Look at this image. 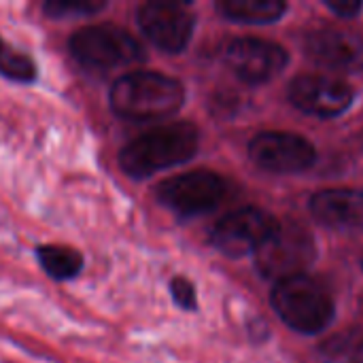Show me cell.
I'll use <instances>...</instances> for the list:
<instances>
[{
	"label": "cell",
	"mask_w": 363,
	"mask_h": 363,
	"mask_svg": "<svg viewBox=\"0 0 363 363\" xmlns=\"http://www.w3.org/2000/svg\"><path fill=\"white\" fill-rule=\"evenodd\" d=\"M200 147V132L189 121H174L153 128L119 151V166L132 179H149L194 160Z\"/></svg>",
	"instance_id": "cell-1"
},
{
	"label": "cell",
	"mask_w": 363,
	"mask_h": 363,
	"mask_svg": "<svg viewBox=\"0 0 363 363\" xmlns=\"http://www.w3.org/2000/svg\"><path fill=\"white\" fill-rule=\"evenodd\" d=\"M185 102V87L179 79L136 70L119 77L111 91V111L125 121H157L177 115Z\"/></svg>",
	"instance_id": "cell-2"
},
{
	"label": "cell",
	"mask_w": 363,
	"mask_h": 363,
	"mask_svg": "<svg viewBox=\"0 0 363 363\" xmlns=\"http://www.w3.org/2000/svg\"><path fill=\"white\" fill-rule=\"evenodd\" d=\"M270 302L274 313L291 330L308 336L323 332L336 315L330 291L308 274L277 283Z\"/></svg>",
	"instance_id": "cell-3"
},
{
	"label": "cell",
	"mask_w": 363,
	"mask_h": 363,
	"mask_svg": "<svg viewBox=\"0 0 363 363\" xmlns=\"http://www.w3.org/2000/svg\"><path fill=\"white\" fill-rule=\"evenodd\" d=\"M70 55L89 70H115L136 62H145L143 45L115 23H94L77 30L68 40Z\"/></svg>",
	"instance_id": "cell-4"
},
{
	"label": "cell",
	"mask_w": 363,
	"mask_h": 363,
	"mask_svg": "<svg viewBox=\"0 0 363 363\" xmlns=\"http://www.w3.org/2000/svg\"><path fill=\"white\" fill-rule=\"evenodd\" d=\"M253 257L255 268L264 279L281 283L306 274L317 257V245L304 225L294 221H279L277 230L262 242Z\"/></svg>",
	"instance_id": "cell-5"
},
{
	"label": "cell",
	"mask_w": 363,
	"mask_h": 363,
	"mask_svg": "<svg viewBox=\"0 0 363 363\" xmlns=\"http://www.w3.org/2000/svg\"><path fill=\"white\" fill-rule=\"evenodd\" d=\"M228 196V181L211 170L170 177L155 187V198L174 215L189 219L213 213Z\"/></svg>",
	"instance_id": "cell-6"
},
{
	"label": "cell",
	"mask_w": 363,
	"mask_h": 363,
	"mask_svg": "<svg viewBox=\"0 0 363 363\" xmlns=\"http://www.w3.org/2000/svg\"><path fill=\"white\" fill-rule=\"evenodd\" d=\"M279 221L264 208L247 206L225 215L211 232V245L225 257L238 259L253 255L277 230Z\"/></svg>",
	"instance_id": "cell-7"
},
{
	"label": "cell",
	"mask_w": 363,
	"mask_h": 363,
	"mask_svg": "<svg viewBox=\"0 0 363 363\" xmlns=\"http://www.w3.org/2000/svg\"><path fill=\"white\" fill-rule=\"evenodd\" d=\"M136 23L164 53H181L191 40L196 15L183 2L151 0L138 6Z\"/></svg>",
	"instance_id": "cell-8"
},
{
	"label": "cell",
	"mask_w": 363,
	"mask_h": 363,
	"mask_svg": "<svg viewBox=\"0 0 363 363\" xmlns=\"http://www.w3.org/2000/svg\"><path fill=\"white\" fill-rule=\"evenodd\" d=\"M249 157L268 172L296 174L315 164L317 151L300 134L262 132L249 143Z\"/></svg>",
	"instance_id": "cell-9"
},
{
	"label": "cell",
	"mask_w": 363,
	"mask_h": 363,
	"mask_svg": "<svg viewBox=\"0 0 363 363\" xmlns=\"http://www.w3.org/2000/svg\"><path fill=\"white\" fill-rule=\"evenodd\" d=\"M223 57L232 72L249 85H262L274 79L289 62L281 45L262 38H236L225 47Z\"/></svg>",
	"instance_id": "cell-10"
},
{
	"label": "cell",
	"mask_w": 363,
	"mask_h": 363,
	"mask_svg": "<svg viewBox=\"0 0 363 363\" xmlns=\"http://www.w3.org/2000/svg\"><path fill=\"white\" fill-rule=\"evenodd\" d=\"M287 94L298 111L323 119L342 115L355 100V91L349 83L321 74H302L294 79Z\"/></svg>",
	"instance_id": "cell-11"
},
{
	"label": "cell",
	"mask_w": 363,
	"mask_h": 363,
	"mask_svg": "<svg viewBox=\"0 0 363 363\" xmlns=\"http://www.w3.org/2000/svg\"><path fill=\"white\" fill-rule=\"evenodd\" d=\"M306 55L325 68L342 72H362L363 70V34L323 28L315 30L304 40Z\"/></svg>",
	"instance_id": "cell-12"
},
{
	"label": "cell",
	"mask_w": 363,
	"mask_h": 363,
	"mask_svg": "<svg viewBox=\"0 0 363 363\" xmlns=\"http://www.w3.org/2000/svg\"><path fill=\"white\" fill-rule=\"evenodd\" d=\"M313 217L340 232H363V191L323 189L311 198Z\"/></svg>",
	"instance_id": "cell-13"
},
{
	"label": "cell",
	"mask_w": 363,
	"mask_h": 363,
	"mask_svg": "<svg viewBox=\"0 0 363 363\" xmlns=\"http://www.w3.org/2000/svg\"><path fill=\"white\" fill-rule=\"evenodd\" d=\"M217 11L223 19L262 26L279 21L285 15L287 4L283 0H221L217 2Z\"/></svg>",
	"instance_id": "cell-14"
},
{
	"label": "cell",
	"mask_w": 363,
	"mask_h": 363,
	"mask_svg": "<svg viewBox=\"0 0 363 363\" xmlns=\"http://www.w3.org/2000/svg\"><path fill=\"white\" fill-rule=\"evenodd\" d=\"M36 259L53 281H70L79 277L85 266L83 255L64 245H40L36 249Z\"/></svg>",
	"instance_id": "cell-15"
},
{
	"label": "cell",
	"mask_w": 363,
	"mask_h": 363,
	"mask_svg": "<svg viewBox=\"0 0 363 363\" xmlns=\"http://www.w3.org/2000/svg\"><path fill=\"white\" fill-rule=\"evenodd\" d=\"M0 74L15 83H32L36 79V64L21 51H0Z\"/></svg>",
	"instance_id": "cell-16"
},
{
	"label": "cell",
	"mask_w": 363,
	"mask_h": 363,
	"mask_svg": "<svg viewBox=\"0 0 363 363\" xmlns=\"http://www.w3.org/2000/svg\"><path fill=\"white\" fill-rule=\"evenodd\" d=\"M106 9L104 0H47L43 4V11L51 19H64V17H85L94 15Z\"/></svg>",
	"instance_id": "cell-17"
},
{
	"label": "cell",
	"mask_w": 363,
	"mask_h": 363,
	"mask_svg": "<svg viewBox=\"0 0 363 363\" xmlns=\"http://www.w3.org/2000/svg\"><path fill=\"white\" fill-rule=\"evenodd\" d=\"M170 296L174 300L177 306H181L183 311H196L198 308V298H196V289L194 285L183 279V277H174L170 281Z\"/></svg>",
	"instance_id": "cell-18"
},
{
	"label": "cell",
	"mask_w": 363,
	"mask_h": 363,
	"mask_svg": "<svg viewBox=\"0 0 363 363\" xmlns=\"http://www.w3.org/2000/svg\"><path fill=\"white\" fill-rule=\"evenodd\" d=\"M325 6L334 13H338L340 17H355L363 9L362 2H325Z\"/></svg>",
	"instance_id": "cell-19"
},
{
	"label": "cell",
	"mask_w": 363,
	"mask_h": 363,
	"mask_svg": "<svg viewBox=\"0 0 363 363\" xmlns=\"http://www.w3.org/2000/svg\"><path fill=\"white\" fill-rule=\"evenodd\" d=\"M347 363H363V342L357 347V349H355V351H353V353H351V359H349Z\"/></svg>",
	"instance_id": "cell-20"
},
{
	"label": "cell",
	"mask_w": 363,
	"mask_h": 363,
	"mask_svg": "<svg viewBox=\"0 0 363 363\" xmlns=\"http://www.w3.org/2000/svg\"><path fill=\"white\" fill-rule=\"evenodd\" d=\"M0 51H2V40H0Z\"/></svg>",
	"instance_id": "cell-21"
},
{
	"label": "cell",
	"mask_w": 363,
	"mask_h": 363,
	"mask_svg": "<svg viewBox=\"0 0 363 363\" xmlns=\"http://www.w3.org/2000/svg\"><path fill=\"white\" fill-rule=\"evenodd\" d=\"M362 268H363V257H362Z\"/></svg>",
	"instance_id": "cell-22"
}]
</instances>
